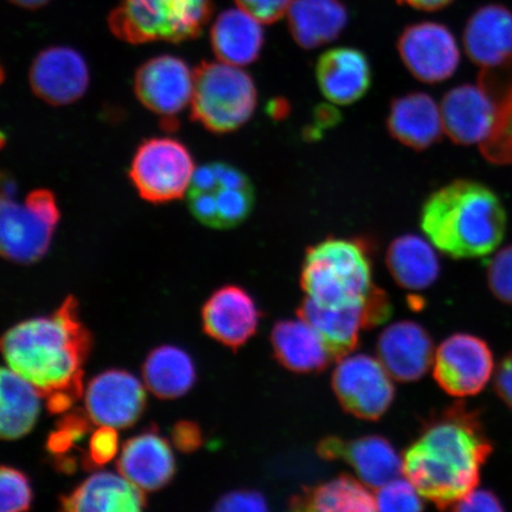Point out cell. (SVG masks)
I'll return each instance as SVG.
<instances>
[{
	"label": "cell",
	"instance_id": "35",
	"mask_svg": "<svg viewBox=\"0 0 512 512\" xmlns=\"http://www.w3.org/2000/svg\"><path fill=\"white\" fill-rule=\"evenodd\" d=\"M88 419V414L80 411L63 416L57 424L56 431L48 438L47 450L53 456H66L91 428Z\"/></svg>",
	"mask_w": 512,
	"mask_h": 512
},
{
	"label": "cell",
	"instance_id": "39",
	"mask_svg": "<svg viewBox=\"0 0 512 512\" xmlns=\"http://www.w3.org/2000/svg\"><path fill=\"white\" fill-rule=\"evenodd\" d=\"M215 511H245L258 512L268 510L266 498L258 491L238 490L229 492L217 502Z\"/></svg>",
	"mask_w": 512,
	"mask_h": 512
},
{
	"label": "cell",
	"instance_id": "14",
	"mask_svg": "<svg viewBox=\"0 0 512 512\" xmlns=\"http://www.w3.org/2000/svg\"><path fill=\"white\" fill-rule=\"evenodd\" d=\"M195 74L182 59L163 55L149 60L138 69L134 92L142 104L171 121L191 104Z\"/></svg>",
	"mask_w": 512,
	"mask_h": 512
},
{
	"label": "cell",
	"instance_id": "42",
	"mask_svg": "<svg viewBox=\"0 0 512 512\" xmlns=\"http://www.w3.org/2000/svg\"><path fill=\"white\" fill-rule=\"evenodd\" d=\"M496 390L501 399L512 408V354L502 362L496 375Z\"/></svg>",
	"mask_w": 512,
	"mask_h": 512
},
{
	"label": "cell",
	"instance_id": "26",
	"mask_svg": "<svg viewBox=\"0 0 512 512\" xmlns=\"http://www.w3.org/2000/svg\"><path fill=\"white\" fill-rule=\"evenodd\" d=\"M271 343L275 360L292 373H319L334 360L318 332L300 317L275 324Z\"/></svg>",
	"mask_w": 512,
	"mask_h": 512
},
{
	"label": "cell",
	"instance_id": "5",
	"mask_svg": "<svg viewBox=\"0 0 512 512\" xmlns=\"http://www.w3.org/2000/svg\"><path fill=\"white\" fill-rule=\"evenodd\" d=\"M213 0H120L108 17L114 36L130 44L179 43L202 34Z\"/></svg>",
	"mask_w": 512,
	"mask_h": 512
},
{
	"label": "cell",
	"instance_id": "34",
	"mask_svg": "<svg viewBox=\"0 0 512 512\" xmlns=\"http://www.w3.org/2000/svg\"><path fill=\"white\" fill-rule=\"evenodd\" d=\"M0 503L2 512H17L30 509L32 491L29 479L14 467L3 466L0 472Z\"/></svg>",
	"mask_w": 512,
	"mask_h": 512
},
{
	"label": "cell",
	"instance_id": "29",
	"mask_svg": "<svg viewBox=\"0 0 512 512\" xmlns=\"http://www.w3.org/2000/svg\"><path fill=\"white\" fill-rule=\"evenodd\" d=\"M386 262L395 283L409 291L427 290L440 275V260L432 242L414 234L390 243Z\"/></svg>",
	"mask_w": 512,
	"mask_h": 512
},
{
	"label": "cell",
	"instance_id": "23",
	"mask_svg": "<svg viewBox=\"0 0 512 512\" xmlns=\"http://www.w3.org/2000/svg\"><path fill=\"white\" fill-rule=\"evenodd\" d=\"M387 127L390 136L415 151L428 149L445 132L440 105L422 92L396 98L389 108Z\"/></svg>",
	"mask_w": 512,
	"mask_h": 512
},
{
	"label": "cell",
	"instance_id": "16",
	"mask_svg": "<svg viewBox=\"0 0 512 512\" xmlns=\"http://www.w3.org/2000/svg\"><path fill=\"white\" fill-rule=\"evenodd\" d=\"M444 131L453 143L484 144L495 131L498 107L483 85H462L448 91L440 104Z\"/></svg>",
	"mask_w": 512,
	"mask_h": 512
},
{
	"label": "cell",
	"instance_id": "1",
	"mask_svg": "<svg viewBox=\"0 0 512 512\" xmlns=\"http://www.w3.org/2000/svg\"><path fill=\"white\" fill-rule=\"evenodd\" d=\"M92 335L82 324L73 296L64 299L49 317L12 326L2 339L9 368L28 380L43 398L79 400L83 366L92 350Z\"/></svg>",
	"mask_w": 512,
	"mask_h": 512
},
{
	"label": "cell",
	"instance_id": "22",
	"mask_svg": "<svg viewBox=\"0 0 512 512\" xmlns=\"http://www.w3.org/2000/svg\"><path fill=\"white\" fill-rule=\"evenodd\" d=\"M118 470L139 489L157 491L174 478L176 462L168 440L160 437L156 428H150L126 441Z\"/></svg>",
	"mask_w": 512,
	"mask_h": 512
},
{
	"label": "cell",
	"instance_id": "9",
	"mask_svg": "<svg viewBox=\"0 0 512 512\" xmlns=\"http://www.w3.org/2000/svg\"><path fill=\"white\" fill-rule=\"evenodd\" d=\"M195 174L189 150L172 138H152L138 147L130 178L145 201L163 204L187 194Z\"/></svg>",
	"mask_w": 512,
	"mask_h": 512
},
{
	"label": "cell",
	"instance_id": "19",
	"mask_svg": "<svg viewBox=\"0 0 512 512\" xmlns=\"http://www.w3.org/2000/svg\"><path fill=\"white\" fill-rule=\"evenodd\" d=\"M259 322L258 306L251 294L239 286L219 288L211 294L202 309L204 332L234 351L256 334Z\"/></svg>",
	"mask_w": 512,
	"mask_h": 512
},
{
	"label": "cell",
	"instance_id": "17",
	"mask_svg": "<svg viewBox=\"0 0 512 512\" xmlns=\"http://www.w3.org/2000/svg\"><path fill=\"white\" fill-rule=\"evenodd\" d=\"M317 452L325 460L348 463L358 479L373 489H380L403 473L402 457L380 435H367L354 440L328 437L320 441Z\"/></svg>",
	"mask_w": 512,
	"mask_h": 512
},
{
	"label": "cell",
	"instance_id": "13",
	"mask_svg": "<svg viewBox=\"0 0 512 512\" xmlns=\"http://www.w3.org/2000/svg\"><path fill=\"white\" fill-rule=\"evenodd\" d=\"M398 50L408 72L425 83L450 79L460 63L456 38L440 23L409 25L399 38Z\"/></svg>",
	"mask_w": 512,
	"mask_h": 512
},
{
	"label": "cell",
	"instance_id": "4",
	"mask_svg": "<svg viewBox=\"0 0 512 512\" xmlns=\"http://www.w3.org/2000/svg\"><path fill=\"white\" fill-rule=\"evenodd\" d=\"M300 285L306 298L330 309L366 305L379 290L367 243L343 238H328L307 249Z\"/></svg>",
	"mask_w": 512,
	"mask_h": 512
},
{
	"label": "cell",
	"instance_id": "33",
	"mask_svg": "<svg viewBox=\"0 0 512 512\" xmlns=\"http://www.w3.org/2000/svg\"><path fill=\"white\" fill-rule=\"evenodd\" d=\"M377 492L376 505L380 511H421L424 502L419 491L407 478H396L381 486Z\"/></svg>",
	"mask_w": 512,
	"mask_h": 512
},
{
	"label": "cell",
	"instance_id": "10",
	"mask_svg": "<svg viewBox=\"0 0 512 512\" xmlns=\"http://www.w3.org/2000/svg\"><path fill=\"white\" fill-rule=\"evenodd\" d=\"M393 380L379 358L355 354L339 360L332 375V388L345 412L358 419L375 421L392 406Z\"/></svg>",
	"mask_w": 512,
	"mask_h": 512
},
{
	"label": "cell",
	"instance_id": "36",
	"mask_svg": "<svg viewBox=\"0 0 512 512\" xmlns=\"http://www.w3.org/2000/svg\"><path fill=\"white\" fill-rule=\"evenodd\" d=\"M119 448V437L113 427L100 426L96 430L91 440H89L86 457L83 458V465L86 469L100 467L117 456Z\"/></svg>",
	"mask_w": 512,
	"mask_h": 512
},
{
	"label": "cell",
	"instance_id": "31",
	"mask_svg": "<svg viewBox=\"0 0 512 512\" xmlns=\"http://www.w3.org/2000/svg\"><path fill=\"white\" fill-rule=\"evenodd\" d=\"M143 377L146 387L158 399L174 400L194 387L196 369L187 352L172 345H163L146 357Z\"/></svg>",
	"mask_w": 512,
	"mask_h": 512
},
{
	"label": "cell",
	"instance_id": "25",
	"mask_svg": "<svg viewBox=\"0 0 512 512\" xmlns=\"http://www.w3.org/2000/svg\"><path fill=\"white\" fill-rule=\"evenodd\" d=\"M144 492L124 476L100 472L62 496L60 504L69 512H137L146 507Z\"/></svg>",
	"mask_w": 512,
	"mask_h": 512
},
{
	"label": "cell",
	"instance_id": "37",
	"mask_svg": "<svg viewBox=\"0 0 512 512\" xmlns=\"http://www.w3.org/2000/svg\"><path fill=\"white\" fill-rule=\"evenodd\" d=\"M488 281L492 293L501 302L512 305V245L502 249L492 259Z\"/></svg>",
	"mask_w": 512,
	"mask_h": 512
},
{
	"label": "cell",
	"instance_id": "6",
	"mask_svg": "<svg viewBox=\"0 0 512 512\" xmlns=\"http://www.w3.org/2000/svg\"><path fill=\"white\" fill-rule=\"evenodd\" d=\"M191 119L208 131L239 130L255 111L258 92L252 76L224 62H203L195 69Z\"/></svg>",
	"mask_w": 512,
	"mask_h": 512
},
{
	"label": "cell",
	"instance_id": "3",
	"mask_svg": "<svg viewBox=\"0 0 512 512\" xmlns=\"http://www.w3.org/2000/svg\"><path fill=\"white\" fill-rule=\"evenodd\" d=\"M420 224L426 238L441 253L453 259H476L501 245L507 214L494 191L462 179L427 198Z\"/></svg>",
	"mask_w": 512,
	"mask_h": 512
},
{
	"label": "cell",
	"instance_id": "7",
	"mask_svg": "<svg viewBox=\"0 0 512 512\" xmlns=\"http://www.w3.org/2000/svg\"><path fill=\"white\" fill-rule=\"evenodd\" d=\"M187 194L192 216L214 229L240 226L252 214L255 204L251 179L235 166L222 162L195 170Z\"/></svg>",
	"mask_w": 512,
	"mask_h": 512
},
{
	"label": "cell",
	"instance_id": "44",
	"mask_svg": "<svg viewBox=\"0 0 512 512\" xmlns=\"http://www.w3.org/2000/svg\"><path fill=\"white\" fill-rule=\"evenodd\" d=\"M10 2L24 9H38L46 5L49 0H10Z\"/></svg>",
	"mask_w": 512,
	"mask_h": 512
},
{
	"label": "cell",
	"instance_id": "27",
	"mask_svg": "<svg viewBox=\"0 0 512 512\" xmlns=\"http://www.w3.org/2000/svg\"><path fill=\"white\" fill-rule=\"evenodd\" d=\"M261 24L239 6L223 11L211 28V46L217 59L236 67L258 60L265 42Z\"/></svg>",
	"mask_w": 512,
	"mask_h": 512
},
{
	"label": "cell",
	"instance_id": "11",
	"mask_svg": "<svg viewBox=\"0 0 512 512\" xmlns=\"http://www.w3.org/2000/svg\"><path fill=\"white\" fill-rule=\"evenodd\" d=\"M390 315L392 304L381 288L366 305L330 309L305 298L298 309V317L318 332L334 360L350 355L360 342L361 331L386 323Z\"/></svg>",
	"mask_w": 512,
	"mask_h": 512
},
{
	"label": "cell",
	"instance_id": "41",
	"mask_svg": "<svg viewBox=\"0 0 512 512\" xmlns=\"http://www.w3.org/2000/svg\"><path fill=\"white\" fill-rule=\"evenodd\" d=\"M457 511H502L501 502L490 491L473 490L469 495L454 505Z\"/></svg>",
	"mask_w": 512,
	"mask_h": 512
},
{
	"label": "cell",
	"instance_id": "43",
	"mask_svg": "<svg viewBox=\"0 0 512 512\" xmlns=\"http://www.w3.org/2000/svg\"><path fill=\"white\" fill-rule=\"evenodd\" d=\"M400 4H406L411 8L422 11H438L446 8L454 0H398Z\"/></svg>",
	"mask_w": 512,
	"mask_h": 512
},
{
	"label": "cell",
	"instance_id": "18",
	"mask_svg": "<svg viewBox=\"0 0 512 512\" xmlns=\"http://www.w3.org/2000/svg\"><path fill=\"white\" fill-rule=\"evenodd\" d=\"M29 81L32 91L47 104L70 105L87 91V63L72 48H49L38 54L32 62Z\"/></svg>",
	"mask_w": 512,
	"mask_h": 512
},
{
	"label": "cell",
	"instance_id": "28",
	"mask_svg": "<svg viewBox=\"0 0 512 512\" xmlns=\"http://www.w3.org/2000/svg\"><path fill=\"white\" fill-rule=\"evenodd\" d=\"M293 40L303 49H316L342 34L348 11L341 0H293L287 12Z\"/></svg>",
	"mask_w": 512,
	"mask_h": 512
},
{
	"label": "cell",
	"instance_id": "32",
	"mask_svg": "<svg viewBox=\"0 0 512 512\" xmlns=\"http://www.w3.org/2000/svg\"><path fill=\"white\" fill-rule=\"evenodd\" d=\"M0 383V435L4 440L23 438L36 424L42 395L28 380L11 368H3Z\"/></svg>",
	"mask_w": 512,
	"mask_h": 512
},
{
	"label": "cell",
	"instance_id": "12",
	"mask_svg": "<svg viewBox=\"0 0 512 512\" xmlns=\"http://www.w3.org/2000/svg\"><path fill=\"white\" fill-rule=\"evenodd\" d=\"M494 371V357L483 339L456 334L439 345L433 375L439 387L454 398L476 395L485 388Z\"/></svg>",
	"mask_w": 512,
	"mask_h": 512
},
{
	"label": "cell",
	"instance_id": "20",
	"mask_svg": "<svg viewBox=\"0 0 512 512\" xmlns=\"http://www.w3.org/2000/svg\"><path fill=\"white\" fill-rule=\"evenodd\" d=\"M377 357L393 379L415 382L434 363V344L424 326L411 320L389 325L377 341Z\"/></svg>",
	"mask_w": 512,
	"mask_h": 512
},
{
	"label": "cell",
	"instance_id": "24",
	"mask_svg": "<svg viewBox=\"0 0 512 512\" xmlns=\"http://www.w3.org/2000/svg\"><path fill=\"white\" fill-rule=\"evenodd\" d=\"M467 56L486 69L501 66L512 57V12L503 5L478 9L464 30Z\"/></svg>",
	"mask_w": 512,
	"mask_h": 512
},
{
	"label": "cell",
	"instance_id": "30",
	"mask_svg": "<svg viewBox=\"0 0 512 512\" xmlns=\"http://www.w3.org/2000/svg\"><path fill=\"white\" fill-rule=\"evenodd\" d=\"M290 507L294 511L313 512H369L376 511V497L362 480L347 475L339 476L293 496Z\"/></svg>",
	"mask_w": 512,
	"mask_h": 512
},
{
	"label": "cell",
	"instance_id": "15",
	"mask_svg": "<svg viewBox=\"0 0 512 512\" xmlns=\"http://www.w3.org/2000/svg\"><path fill=\"white\" fill-rule=\"evenodd\" d=\"M86 411L95 425L130 427L145 411L146 393L136 376L125 370H107L89 382Z\"/></svg>",
	"mask_w": 512,
	"mask_h": 512
},
{
	"label": "cell",
	"instance_id": "40",
	"mask_svg": "<svg viewBox=\"0 0 512 512\" xmlns=\"http://www.w3.org/2000/svg\"><path fill=\"white\" fill-rule=\"evenodd\" d=\"M172 441L179 451L190 453L202 446L201 428L192 421H179L172 428Z\"/></svg>",
	"mask_w": 512,
	"mask_h": 512
},
{
	"label": "cell",
	"instance_id": "21",
	"mask_svg": "<svg viewBox=\"0 0 512 512\" xmlns=\"http://www.w3.org/2000/svg\"><path fill=\"white\" fill-rule=\"evenodd\" d=\"M316 79L320 92L331 104L348 106L360 101L371 86L370 62L356 48H334L319 57Z\"/></svg>",
	"mask_w": 512,
	"mask_h": 512
},
{
	"label": "cell",
	"instance_id": "38",
	"mask_svg": "<svg viewBox=\"0 0 512 512\" xmlns=\"http://www.w3.org/2000/svg\"><path fill=\"white\" fill-rule=\"evenodd\" d=\"M240 9L248 12L262 24H272L283 18L293 0H235Z\"/></svg>",
	"mask_w": 512,
	"mask_h": 512
},
{
	"label": "cell",
	"instance_id": "8",
	"mask_svg": "<svg viewBox=\"0 0 512 512\" xmlns=\"http://www.w3.org/2000/svg\"><path fill=\"white\" fill-rule=\"evenodd\" d=\"M60 210L49 190H34L17 203L11 196L2 200L0 246L5 259L15 264L31 265L47 254Z\"/></svg>",
	"mask_w": 512,
	"mask_h": 512
},
{
	"label": "cell",
	"instance_id": "2",
	"mask_svg": "<svg viewBox=\"0 0 512 512\" xmlns=\"http://www.w3.org/2000/svg\"><path fill=\"white\" fill-rule=\"evenodd\" d=\"M492 446L475 415L453 407L428 425L403 454V475L440 509L477 488Z\"/></svg>",
	"mask_w": 512,
	"mask_h": 512
}]
</instances>
